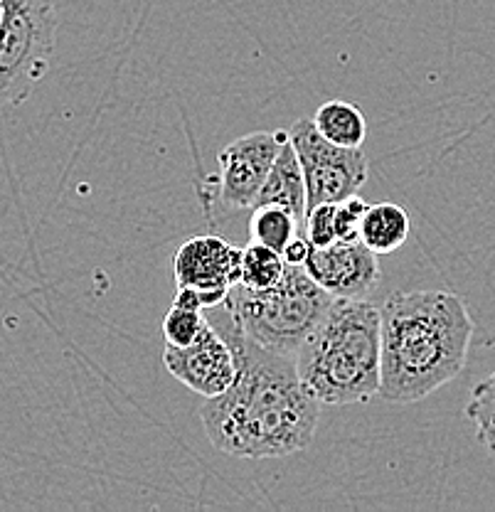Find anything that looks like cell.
I'll use <instances>...</instances> for the list:
<instances>
[{"mask_svg": "<svg viewBox=\"0 0 495 512\" xmlns=\"http://www.w3.org/2000/svg\"><path fill=\"white\" fill-rule=\"evenodd\" d=\"M202 311L205 308L183 306V303L173 301V306H170L168 316L163 318L161 325L165 345H178V348L193 345L205 333L207 325H210V320L202 316Z\"/></svg>", "mask_w": 495, "mask_h": 512, "instance_id": "cell-16", "label": "cell"}, {"mask_svg": "<svg viewBox=\"0 0 495 512\" xmlns=\"http://www.w3.org/2000/svg\"><path fill=\"white\" fill-rule=\"evenodd\" d=\"M276 205L289 210L296 217L298 224L306 229V217H308V195H306V180H303L301 163H298L296 148L291 143L289 133L284 136L279 148V156L274 160V168H271L269 178H266L262 192L257 197V205ZM252 207V210H254Z\"/></svg>", "mask_w": 495, "mask_h": 512, "instance_id": "cell-11", "label": "cell"}, {"mask_svg": "<svg viewBox=\"0 0 495 512\" xmlns=\"http://www.w3.org/2000/svg\"><path fill=\"white\" fill-rule=\"evenodd\" d=\"M163 362L175 380L205 399L227 392L237 377L232 345L212 323L193 345H165Z\"/></svg>", "mask_w": 495, "mask_h": 512, "instance_id": "cell-9", "label": "cell"}, {"mask_svg": "<svg viewBox=\"0 0 495 512\" xmlns=\"http://www.w3.org/2000/svg\"><path fill=\"white\" fill-rule=\"evenodd\" d=\"M289 131L247 133L220 151V200L232 210H247L257 205L281 141Z\"/></svg>", "mask_w": 495, "mask_h": 512, "instance_id": "cell-8", "label": "cell"}, {"mask_svg": "<svg viewBox=\"0 0 495 512\" xmlns=\"http://www.w3.org/2000/svg\"><path fill=\"white\" fill-rule=\"evenodd\" d=\"M0 109L30 99L50 69L57 37L55 0H0Z\"/></svg>", "mask_w": 495, "mask_h": 512, "instance_id": "cell-5", "label": "cell"}, {"mask_svg": "<svg viewBox=\"0 0 495 512\" xmlns=\"http://www.w3.org/2000/svg\"><path fill=\"white\" fill-rule=\"evenodd\" d=\"M311 247H313L311 239H308L306 234H298L294 242L286 247L284 259L289 261V264H301L303 266V261H306V256H308V252H311Z\"/></svg>", "mask_w": 495, "mask_h": 512, "instance_id": "cell-20", "label": "cell"}, {"mask_svg": "<svg viewBox=\"0 0 495 512\" xmlns=\"http://www.w3.org/2000/svg\"><path fill=\"white\" fill-rule=\"evenodd\" d=\"M306 234L313 247H330L338 242V229H335V202H326L313 210H308Z\"/></svg>", "mask_w": 495, "mask_h": 512, "instance_id": "cell-19", "label": "cell"}, {"mask_svg": "<svg viewBox=\"0 0 495 512\" xmlns=\"http://www.w3.org/2000/svg\"><path fill=\"white\" fill-rule=\"evenodd\" d=\"M303 269L335 298H367L380 284V261L370 247L358 242H335L311 247Z\"/></svg>", "mask_w": 495, "mask_h": 512, "instance_id": "cell-10", "label": "cell"}, {"mask_svg": "<svg viewBox=\"0 0 495 512\" xmlns=\"http://www.w3.org/2000/svg\"><path fill=\"white\" fill-rule=\"evenodd\" d=\"M306 180L308 210L326 202H343L358 195L367 183V156L363 148H343L326 141L313 126V119H296L289 128Z\"/></svg>", "mask_w": 495, "mask_h": 512, "instance_id": "cell-6", "label": "cell"}, {"mask_svg": "<svg viewBox=\"0 0 495 512\" xmlns=\"http://www.w3.org/2000/svg\"><path fill=\"white\" fill-rule=\"evenodd\" d=\"M466 414L476 424L478 441L495 456V372L473 387Z\"/></svg>", "mask_w": 495, "mask_h": 512, "instance_id": "cell-17", "label": "cell"}, {"mask_svg": "<svg viewBox=\"0 0 495 512\" xmlns=\"http://www.w3.org/2000/svg\"><path fill=\"white\" fill-rule=\"evenodd\" d=\"M298 234H306V229L284 207L262 205L252 210V217H249V239L252 242L264 244V247L274 249V252L284 256L286 247L294 242Z\"/></svg>", "mask_w": 495, "mask_h": 512, "instance_id": "cell-14", "label": "cell"}, {"mask_svg": "<svg viewBox=\"0 0 495 512\" xmlns=\"http://www.w3.org/2000/svg\"><path fill=\"white\" fill-rule=\"evenodd\" d=\"M313 126L326 141L343 148H363L367 136L363 111L343 99H330L323 106H318Z\"/></svg>", "mask_w": 495, "mask_h": 512, "instance_id": "cell-13", "label": "cell"}, {"mask_svg": "<svg viewBox=\"0 0 495 512\" xmlns=\"http://www.w3.org/2000/svg\"><path fill=\"white\" fill-rule=\"evenodd\" d=\"M301 380L330 407L380 397L382 311L367 298H335L296 357Z\"/></svg>", "mask_w": 495, "mask_h": 512, "instance_id": "cell-3", "label": "cell"}, {"mask_svg": "<svg viewBox=\"0 0 495 512\" xmlns=\"http://www.w3.org/2000/svg\"><path fill=\"white\" fill-rule=\"evenodd\" d=\"M409 229H412V222H409L404 207L395 205V202H377V205L367 207L363 227H360V239L377 256H385L397 252L407 242Z\"/></svg>", "mask_w": 495, "mask_h": 512, "instance_id": "cell-12", "label": "cell"}, {"mask_svg": "<svg viewBox=\"0 0 495 512\" xmlns=\"http://www.w3.org/2000/svg\"><path fill=\"white\" fill-rule=\"evenodd\" d=\"M367 207L370 205L358 195L348 197V200L343 202H335V229H338V242H358Z\"/></svg>", "mask_w": 495, "mask_h": 512, "instance_id": "cell-18", "label": "cell"}, {"mask_svg": "<svg viewBox=\"0 0 495 512\" xmlns=\"http://www.w3.org/2000/svg\"><path fill=\"white\" fill-rule=\"evenodd\" d=\"M333 301L335 296L318 286L301 264L286 261V274L279 284L262 291L232 286L222 308L249 340L296 360Z\"/></svg>", "mask_w": 495, "mask_h": 512, "instance_id": "cell-4", "label": "cell"}, {"mask_svg": "<svg viewBox=\"0 0 495 512\" xmlns=\"http://www.w3.org/2000/svg\"><path fill=\"white\" fill-rule=\"evenodd\" d=\"M0 18H3V3H0Z\"/></svg>", "mask_w": 495, "mask_h": 512, "instance_id": "cell-21", "label": "cell"}, {"mask_svg": "<svg viewBox=\"0 0 495 512\" xmlns=\"http://www.w3.org/2000/svg\"><path fill=\"white\" fill-rule=\"evenodd\" d=\"M215 325V323H212ZM237 357L227 392L200 404L210 444L232 458H284L311 446L321 402L298 375L296 360L249 340L225 311L215 325Z\"/></svg>", "mask_w": 495, "mask_h": 512, "instance_id": "cell-1", "label": "cell"}, {"mask_svg": "<svg viewBox=\"0 0 495 512\" xmlns=\"http://www.w3.org/2000/svg\"><path fill=\"white\" fill-rule=\"evenodd\" d=\"M382 311L380 397L422 402L461 375L473 338L466 303L449 291H397Z\"/></svg>", "mask_w": 495, "mask_h": 512, "instance_id": "cell-2", "label": "cell"}, {"mask_svg": "<svg viewBox=\"0 0 495 512\" xmlns=\"http://www.w3.org/2000/svg\"><path fill=\"white\" fill-rule=\"evenodd\" d=\"M242 254L244 249L217 234L190 237L175 252V286L195 288L205 308L222 306L230 288L239 284Z\"/></svg>", "mask_w": 495, "mask_h": 512, "instance_id": "cell-7", "label": "cell"}, {"mask_svg": "<svg viewBox=\"0 0 495 512\" xmlns=\"http://www.w3.org/2000/svg\"><path fill=\"white\" fill-rule=\"evenodd\" d=\"M286 274V259L274 249L264 247V244L249 242L242 254V276L239 284L252 288V291H262L279 284Z\"/></svg>", "mask_w": 495, "mask_h": 512, "instance_id": "cell-15", "label": "cell"}]
</instances>
